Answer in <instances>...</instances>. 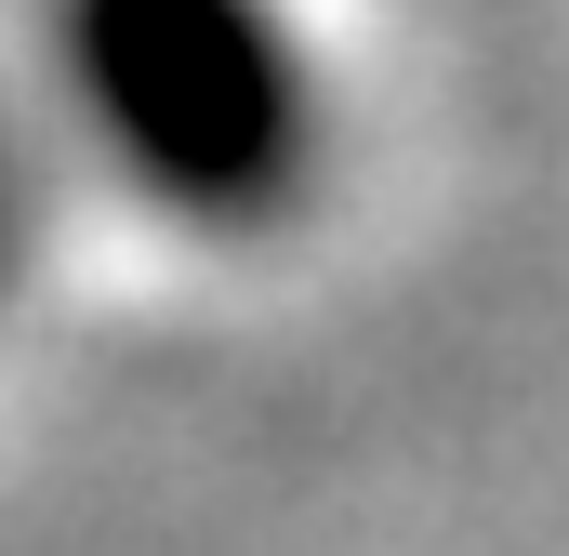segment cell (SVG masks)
Masks as SVG:
<instances>
[{
  "instance_id": "7a4b0ae2",
  "label": "cell",
  "mask_w": 569,
  "mask_h": 556,
  "mask_svg": "<svg viewBox=\"0 0 569 556\" xmlns=\"http://www.w3.org/2000/svg\"><path fill=\"white\" fill-rule=\"evenodd\" d=\"M13 266H27V159L0 146V291H13Z\"/></svg>"
},
{
  "instance_id": "6da1fadb",
  "label": "cell",
  "mask_w": 569,
  "mask_h": 556,
  "mask_svg": "<svg viewBox=\"0 0 569 556\" xmlns=\"http://www.w3.org/2000/svg\"><path fill=\"white\" fill-rule=\"evenodd\" d=\"M53 107L186 239H266L331 172V80L291 0H40Z\"/></svg>"
}]
</instances>
